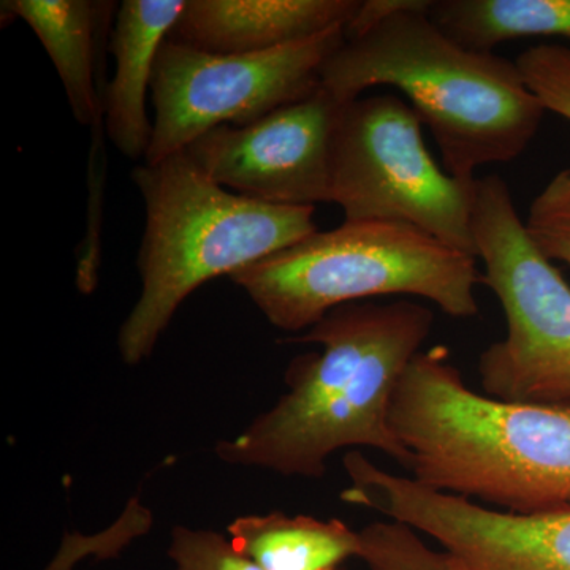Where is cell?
I'll return each instance as SVG.
<instances>
[{
    "label": "cell",
    "instance_id": "obj_5",
    "mask_svg": "<svg viewBox=\"0 0 570 570\" xmlns=\"http://www.w3.org/2000/svg\"><path fill=\"white\" fill-rule=\"evenodd\" d=\"M478 257L395 223H348L234 273L276 328L296 333L348 303L376 296L430 299L456 318L475 317Z\"/></svg>",
    "mask_w": 570,
    "mask_h": 570
},
{
    "label": "cell",
    "instance_id": "obj_15",
    "mask_svg": "<svg viewBox=\"0 0 570 570\" xmlns=\"http://www.w3.org/2000/svg\"><path fill=\"white\" fill-rule=\"evenodd\" d=\"M428 14L445 36L475 52L530 37L570 40V0H431Z\"/></svg>",
    "mask_w": 570,
    "mask_h": 570
},
{
    "label": "cell",
    "instance_id": "obj_8",
    "mask_svg": "<svg viewBox=\"0 0 570 570\" xmlns=\"http://www.w3.org/2000/svg\"><path fill=\"white\" fill-rule=\"evenodd\" d=\"M344 28L250 55H216L165 40L154 67L145 164L186 151L216 127L247 126L313 96L326 59L346 40Z\"/></svg>",
    "mask_w": 570,
    "mask_h": 570
},
{
    "label": "cell",
    "instance_id": "obj_9",
    "mask_svg": "<svg viewBox=\"0 0 570 570\" xmlns=\"http://www.w3.org/2000/svg\"><path fill=\"white\" fill-rule=\"evenodd\" d=\"M347 502L425 532L468 570H570V512L517 515L428 489L362 459Z\"/></svg>",
    "mask_w": 570,
    "mask_h": 570
},
{
    "label": "cell",
    "instance_id": "obj_12",
    "mask_svg": "<svg viewBox=\"0 0 570 570\" xmlns=\"http://www.w3.org/2000/svg\"><path fill=\"white\" fill-rule=\"evenodd\" d=\"M187 0H124L115 18L110 48L115 77L105 89L108 137L127 159H145L153 138L146 92L164 41L181 17Z\"/></svg>",
    "mask_w": 570,
    "mask_h": 570
},
{
    "label": "cell",
    "instance_id": "obj_7",
    "mask_svg": "<svg viewBox=\"0 0 570 570\" xmlns=\"http://www.w3.org/2000/svg\"><path fill=\"white\" fill-rule=\"evenodd\" d=\"M422 119L395 96L344 104L333 132L332 204L348 223L411 225L475 255V183L442 170L428 151Z\"/></svg>",
    "mask_w": 570,
    "mask_h": 570
},
{
    "label": "cell",
    "instance_id": "obj_3",
    "mask_svg": "<svg viewBox=\"0 0 570 570\" xmlns=\"http://www.w3.org/2000/svg\"><path fill=\"white\" fill-rule=\"evenodd\" d=\"M389 420L428 489L517 515L570 512V404L480 395L434 346L407 366Z\"/></svg>",
    "mask_w": 570,
    "mask_h": 570
},
{
    "label": "cell",
    "instance_id": "obj_4",
    "mask_svg": "<svg viewBox=\"0 0 570 570\" xmlns=\"http://www.w3.org/2000/svg\"><path fill=\"white\" fill-rule=\"evenodd\" d=\"M146 209L141 292L118 335L127 365L151 356L178 307L214 277L232 276L316 234V206L272 205L228 193L187 151L132 171Z\"/></svg>",
    "mask_w": 570,
    "mask_h": 570
},
{
    "label": "cell",
    "instance_id": "obj_11",
    "mask_svg": "<svg viewBox=\"0 0 570 570\" xmlns=\"http://www.w3.org/2000/svg\"><path fill=\"white\" fill-rule=\"evenodd\" d=\"M358 0H187L168 40L216 55L283 48L346 26Z\"/></svg>",
    "mask_w": 570,
    "mask_h": 570
},
{
    "label": "cell",
    "instance_id": "obj_13",
    "mask_svg": "<svg viewBox=\"0 0 570 570\" xmlns=\"http://www.w3.org/2000/svg\"><path fill=\"white\" fill-rule=\"evenodd\" d=\"M112 2L88 0H7L2 20H22L39 37L59 78L71 112L81 126L100 132L105 96H100L97 62L105 26L110 24Z\"/></svg>",
    "mask_w": 570,
    "mask_h": 570
},
{
    "label": "cell",
    "instance_id": "obj_1",
    "mask_svg": "<svg viewBox=\"0 0 570 570\" xmlns=\"http://www.w3.org/2000/svg\"><path fill=\"white\" fill-rule=\"evenodd\" d=\"M433 324V311L411 298L330 311L288 340L321 351L292 360L287 393L238 436L217 442V459L284 478L322 479L337 450L370 448L407 471L411 455L390 426V406Z\"/></svg>",
    "mask_w": 570,
    "mask_h": 570
},
{
    "label": "cell",
    "instance_id": "obj_19",
    "mask_svg": "<svg viewBox=\"0 0 570 570\" xmlns=\"http://www.w3.org/2000/svg\"><path fill=\"white\" fill-rule=\"evenodd\" d=\"M168 557L175 570H264L219 532L175 527Z\"/></svg>",
    "mask_w": 570,
    "mask_h": 570
},
{
    "label": "cell",
    "instance_id": "obj_6",
    "mask_svg": "<svg viewBox=\"0 0 570 570\" xmlns=\"http://www.w3.org/2000/svg\"><path fill=\"white\" fill-rule=\"evenodd\" d=\"M472 232L480 283L508 322V336L479 356L483 392L508 403L570 404V285L531 242L497 175L475 181Z\"/></svg>",
    "mask_w": 570,
    "mask_h": 570
},
{
    "label": "cell",
    "instance_id": "obj_18",
    "mask_svg": "<svg viewBox=\"0 0 570 570\" xmlns=\"http://www.w3.org/2000/svg\"><path fill=\"white\" fill-rule=\"evenodd\" d=\"M515 62L546 111L570 122V47L539 45L521 52Z\"/></svg>",
    "mask_w": 570,
    "mask_h": 570
},
{
    "label": "cell",
    "instance_id": "obj_2",
    "mask_svg": "<svg viewBox=\"0 0 570 570\" xmlns=\"http://www.w3.org/2000/svg\"><path fill=\"white\" fill-rule=\"evenodd\" d=\"M431 0H365L321 85L340 104L376 86L407 97L441 149L445 171L478 181V168L527 151L546 108L515 61L460 47L431 20Z\"/></svg>",
    "mask_w": 570,
    "mask_h": 570
},
{
    "label": "cell",
    "instance_id": "obj_14",
    "mask_svg": "<svg viewBox=\"0 0 570 570\" xmlns=\"http://www.w3.org/2000/svg\"><path fill=\"white\" fill-rule=\"evenodd\" d=\"M236 549L264 570H337L360 557V534L341 520L269 512L227 527Z\"/></svg>",
    "mask_w": 570,
    "mask_h": 570
},
{
    "label": "cell",
    "instance_id": "obj_17",
    "mask_svg": "<svg viewBox=\"0 0 570 570\" xmlns=\"http://www.w3.org/2000/svg\"><path fill=\"white\" fill-rule=\"evenodd\" d=\"M524 228L543 257L570 266V168L554 175L532 200Z\"/></svg>",
    "mask_w": 570,
    "mask_h": 570
},
{
    "label": "cell",
    "instance_id": "obj_16",
    "mask_svg": "<svg viewBox=\"0 0 570 570\" xmlns=\"http://www.w3.org/2000/svg\"><path fill=\"white\" fill-rule=\"evenodd\" d=\"M358 534V558L371 570H468L459 558L431 549L400 521H376Z\"/></svg>",
    "mask_w": 570,
    "mask_h": 570
},
{
    "label": "cell",
    "instance_id": "obj_10",
    "mask_svg": "<svg viewBox=\"0 0 570 570\" xmlns=\"http://www.w3.org/2000/svg\"><path fill=\"white\" fill-rule=\"evenodd\" d=\"M344 104L324 88L243 127L220 126L187 154L214 183L272 205L332 204V145Z\"/></svg>",
    "mask_w": 570,
    "mask_h": 570
}]
</instances>
